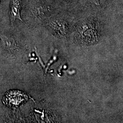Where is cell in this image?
<instances>
[{
  "label": "cell",
  "mask_w": 123,
  "mask_h": 123,
  "mask_svg": "<svg viewBox=\"0 0 123 123\" xmlns=\"http://www.w3.org/2000/svg\"><path fill=\"white\" fill-rule=\"evenodd\" d=\"M58 7L55 4H49L47 0H26L22 9L30 18L37 21L47 19L51 12H55Z\"/></svg>",
  "instance_id": "cell-1"
},
{
  "label": "cell",
  "mask_w": 123,
  "mask_h": 123,
  "mask_svg": "<svg viewBox=\"0 0 123 123\" xmlns=\"http://www.w3.org/2000/svg\"><path fill=\"white\" fill-rule=\"evenodd\" d=\"M47 25L52 32L59 37L64 38L67 37L69 31L68 23L61 18L51 16L46 20Z\"/></svg>",
  "instance_id": "cell-2"
},
{
  "label": "cell",
  "mask_w": 123,
  "mask_h": 123,
  "mask_svg": "<svg viewBox=\"0 0 123 123\" xmlns=\"http://www.w3.org/2000/svg\"><path fill=\"white\" fill-rule=\"evenodd\" d=\"M92 22H89V20H87L78 28L80 35L87 43L95 42L98 38V31L92 27Z\"/></svg>",
  "instance_id": "cell-3"
},
{
  "label": "cell",
  "mask_w": 123,
  "mask_h": 123,
  "mask_svg": "<svg viewBox=\"0 0 123 123\" xmlns=\"http://www.w3.org/2000/svg\"><path fill=\"white\" fill-rule=\"evenodd\" d=\"M58 8L62 10H71L81 3L85 2V0H53Z\"/></svg>",
  "instance_id": "cell-5"
},
{
  "label": "cell",
  "mask_w": 123,
  "mask_h": 123,
  "mask_svg": "<svg viewBox=\"0 0 123 123\" xmlns=\"http://www.w3.org/2000/svg\"><path fill=\"white\" fill-rule=\"evenodd\" d=\"M26 0H10L9 17L12 25L17 20L23 22L21 18L23 7Z\"/></svg>",
  "instance_id": "cell-4"
}]
</instances>
